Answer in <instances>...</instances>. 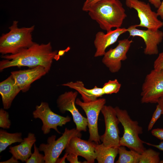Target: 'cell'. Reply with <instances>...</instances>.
I'll use <instances>...</instances> for the list:
<instances>
[{
	"label": "cell",
	"mask_w": 163,
	"mask_h": 163,
	"mask_svg": "<svg viewBox=\"0 0 163 163\" xmlns=\"http://www.w3.org/2000/svg\"><path fill=\"white\" fill-rule=\"evenodd\" d=\"M126 6L137 11L140 20L136 27H142L157 30L163 27V22L159 20L157 12L152 10L149 3L139 0H125Z\"/></svg>",
	"instance_id": "30bf717a"
},
{
	"label": "cell",
	"mask_w": 163,
	"mask_h": 163,
	"mask_svg": "<svg viewBox=\"0 0 163 163\" xmlns=\"http://www.w3.org/2000/svg\"><path fill=\"white\" fill-rule=\"evenodd\" d=\"M21 91L11 75L0 82V94L4 109L10 108L13 101Z\"/></svg>",
	"instance_id": "e0dca14e"
},
{
	"label": "cell",
	"mask_w": 163,
	"mask_h": 163,
	"mask_svg": "<svg viewBox=\"0 0 163 163\" xmlns=\"http://www.w3.org/2000/svg\"><path fill=\"white\" fill-rule=\"evenodd\" d=\"M32 114L34 119H39L41 120V130L44 134L49 133L51 129L60 134L57 127L62 126L71 120L70 117L68 115L64 117L53 112L48 103L46 102H42L39 105H37Z\"/></svg>",
	"instance_id": "8992f818"
},
{
	"label": "cell",
	"mask_w": 163,
	"mask_h": 163,
	"mask_svg": "<svg viewBox=\"0 0 163 163\" xmlns=\"http://www.w3.org/2000/svg\"><path fill=\"white\" fill-rule=\"evenodd\" d=\"M87 12L100 28L107 32L113 27H121L127 17L125 10L119 0H101L93 5Z\"/></svg>",
	"instance_id": "7a4b0ae2"
},
{
	"label": "cell",
	"mask_w": 163,
	"mask_h": 163,
	"mask_svg": "<svg viewBox=\"0 0 163 163\" xmlns=\"http://www.w3.org/2000/svg\"><path fill=\"white\" fill-rule=\"evenodd\" d=\"M162 114V111L160 106L157 104L148 127V131L151 130L157 120Z\"/></svg>",
	"instance_id": "4316f807"
},
{
	"label": "cell",
	"mask_w": 163,
	"mask_h": 163,
	"mask_svg": "<svg viewBox=\"0 0 163 163\" xmlns=\"http://www.w3.org/2000/svg\"><path fill=\"white\" fill-rule=\"evenodd\" d=\"M154 69L163 71V52L160 53L154 62Z\"/></svg>",
	"instance_id": "83f0119b"
},
{
	"label": "cell",
	"mask_w": 163,
	"mask_h": 163,
	"mask_svg": "<svg viewBox=\"0 0 163 163\" xmlns=\"http://www.w3.org/2000/svg\"><path fill=\"white\" fill-rule=\"evenodd\" d=\"M152 134L157 138L163 141V129L157 128L152 129L151 131Z\"/></svg>",
	"instance_id": "f1b7e54d"
},
{
	"label": "cell",
	"mask_w": 163,
	"mask_h": 163,
	"mask_svg": "<svg viewBox=\"0 0 163 163\" xmlns=\"http://www.w3.org/2000/svg\"><path fill=\"white\" fill-rule=\"evenodd\" d=\"M95 152L98 163H113L118 154V148L108 147L103 143H96Z\"/></svg>",
	"instance_id": "ffe728a7"
},
{
	"label": "cell",
	"mask_w": 163,
	"mask_h": 163,
	"mask_svg": "<svg viewBox=\"0 0 163 163\" xmlns=\"http://www.w3.org/2000/svg\"><path fill=\"white\" fill-rule=\"evenodd\" d=\"M57 50H53L50 42L39 44L35 43L29 48L15 54L2 55L0 70L12 67H44L48 72L54 59L59 56Z\"/></svg>",
	"instance_id": "6da1fadb"
},
{
	"label": "cell",
	"mask_w": 163,
	"mask_h": 163,
	"mask_svg": "<svg viewBox=\"0 0 163 163\" xmlns=\"http://www.w3.org/2000/svg\"><path fill=\"white\" fill-rule=\"evenodd\" d=\"M96 143L82 139L78 136L72 137L65 149L68 154L72 153L84 158L85 163H94L96 159L95 152Z\"/></svg>",
	"instance_id": "5bb4252c"
},
{
	"label": "cell",
	"mask_w": 163,
	"mask_h": 163,
	"mask_svg": "<svg viewBox=\"0 0 163 163\" xmlns=\"http://www.w3.org/2000/svg\"><path fill=\"white\" fill-rule=\"evenodd\" d=\"M101 0H85L83 5L82 9L87 12L89 8L93 5Z\"/></svg>",
	"instance_id": "f546056e"
},
{
	"label": "cell",
	"mask_w": 163,
	"mask_h": 163,
	"mask_svg": "<svg viewBox=\"0 0 163 163\" xmlns=\"http://www.w3.org/2000/svg\"><path fill=\"white\" fill-rule=\"evenodd\" d=\"M68 154L66 152L64 156L62 158H59L56 161V163H65V160Z\"/></svg>",
	"instance_id": "d590c367"
},
{
	"label": "cell",
	"mask_w": 163,
	"mask_h": 163,
	"mask_svg": "<svg viewBox=\"0 0 163 163\" xmlns=\"http://www.w3.org/2000/svg\"><path fill=\"white\" fill-rule=\"evenodd\" d=\"M81 137V132L76 128L68 129L66 128L62 136L56 140V136L53 135L47 140V143L41 144L40 151L44 152L45 163H56L62 151L65 149L70 139L73 137Z\"/></svg>",
	"instance_id": "5b68a950"
},
{
	"label": "cell",
	"mask_w": 163,
	"mask_h": 163,
	"mask_svg": "<svg viewBox=\"0 0 163 163\" xmlns=\"http://www.w3.org/2000/svg\"><path fill=\"white\" fill-rule=\"evenodd\" d=\"M121 87V84L117 79H115L109 80L105 83L102 88L104 95L117 93L120 91Z\"/></svg>",
	"instance_id": "cb8c5ba5"
},
{
	"label": "cell",
	"mask_w": 163,
	"mask_h": 163,
	"mask_svg": "<svg viewBox=\"0 0 163 163\" xmlns=\"http://www.w3.org/2000/svg\"><path fill=\"white\" fill-rule=\"evenodd\" d=\"M135 25H132L127 28L130 36L140 37L143 40L145 47L144 53L146 55H152L158 53V45L163 39V32L159 29L152 30L139 29Z\"/></svg>",
	"instance_id": "4fadbf2b"
},
{
	"label": "cell",
	"mask_w": 163,
	"mask_h": 163,
	"mask_svg": "<svg viewBox=\"0 0 163 163\" xmlns=\"http://www.w3.org/2000/svg\"><path fill=\"white\" fill-rule=\"evenodd\" d=\"M36 141L34 133H29L20 144L9 148V152L13 156L22 162H25L32 154L31 149Z\"/></svg>",
	"instance_id": "ac0fdd59"
},
{
	"label": "cell",
	"mask_w": 163,
	"mask_h": 163,
	"mask_svg": "<svg viewBox=\"0 0 163 163\" xmlns=\"http://www.w3.org/2000/svg\"><path fill=\"white\" fill-rule=\"evenodd\" d=\"M149 2L157 8L160 6L161 1V0H148Z\"/></svg>",
	"instance_id": "836d02e7"
},
{
	"label": "cell",
	"mask_w": 163,
	"mask_h": 163,
	"mask_svg": "<svg viewBox=\"0 0 163 163\" xmlns=\"http://www.w3.org/2000/svg\"><path fill=\"white\" fill-rule=\"evenodd\" d=\"M157 13L158 16H159L161 19H163V0L161 1L160 6L158 8Z\"/></svg>",
	"instance_id": "d6a6232c"
},
{
	"label": "cell",
	"mask_w": 163,
	"mask_h": 163,
	"mask_svg": "<svg viewBox=\"0 0 163 163\" xmlns=\"http://www.w3.org/2000/svg\"><path fill=\"white\" fill-rule=\"evenodd\" d=\"M19 162L18 160L13 156L10 158L6 161L0 162V163H18Z\"/></svg>",
	"instance_id": "e575fe53"
},
{
	"label": "cell",
	"mask_w": 163,
	"mask_h": 163,
	"mask_svg": "<svg viewBox=\"0 0 163 163\" xmlns=\"http://www.w3.org/2000/svg\"><path fill=\"white\" fill-rule=\"evenodd\" d=\"M62 86L74 89L79 93L83 102H88L96 100L104 95L102 88L95 86L91 89L86 88L83 82L80 81L70 82L63 84Z\"/></svg>",
	"instance_id": "d6986e66"
},
{
	"label": "cell",
	"mask_w": 163,
	"mask_h": 163,
	"mask_svg": "<svg viewBox=\"0 0 163 163\" xmlns=\"http://www.w3.org/2000/svg\"><path fill=\"white\" fill-rule=\"evenodd\" d=\"M127 32V28L120 27L107 32L106 34L102 31L97 32L94 42L96 49L94 57L103 56L107 48L116 43L120 36Z\"/></svg>",
	"instance_id": "2e32d148"
},
{
	"label": "cell",
	"mask_w": 163,
	"mask_h": 163,
	"mask_svg": "<svg viewBox=\"0 0 163 163\" xmlns=\"http://www.w3.org/2000/svg\"><path fill=\"white\" fill-rule=\"evenodd\" d=\"M163 95V71L152 70L146 75L141 93L142 103H157Z\"/></svg>",
	"instance_id": "ba28073f"
},
{
	"label": "cell",
	"mask_w": 163,
	"mask_h": 163,
	"mask_svg": "<svg viewBox=\"0 0 163 163\" xmlns=\"http://www.w3.org/2000/svg\"><path fill=\"white\" fill-rule=\"evenodd\" d=\"M101 112L104 117L105 129L104 133L100 136V140L107 147L118 148L120 138L118 127L120 122L115 108L105 105Z\"/></svg>",
	"instance_id": "52a82bcc"
},
{
	"label": "cell",
	"mask_w": 163,
	"mask_h": 163,
	"mask_svg": "<svg viewBox=\"0 0 163 163\" xmlns=\"http://www.w3.org/2000/svg\"><path fill=\"white\" fill-rule=\"evenodd\" d=\"M18 23L14 21L9 27V31L3 34L0 37V53L2 55L17 54L35 43L33 41L32 36L34 25L19 28Z\"/></svg>",
	"instance_id": "3957f363"
},
{
	"label": "cell",
	"mask_w": 163,
	"mask_h": 163,
	"mask_svg": "<svg viewBox=\"0 0 163 163\" xmlns=\"http://www.w3.org/2000/svg\"><path fill=\"white\" fill-rule=\"evenodd\" d=\"M34 152L25 161L26 163H44V155L40 153L39 148L35 143L34 145Z\"/></svg>",
	"instance_id": "d4e9b609"
},
{
	"label": "cell",
	"mask_w": 163,
	"mask_h": 163,
	"mask_svg": "<svg viewBox=\"0 0 163 163\" xmlns=\"http://www.w3.org/2000/svg\"><path fill=\"white\" fill-rule=\"evenodd\" d=\"M106 103V99L104 98L97 99L88 102H82L77 98L75 101L76 104L82 109L87 116L89 133L88 140L97 144L100 142L98 127V116Z\"/></svg>",
	"instance_id": "9c48e42d"
},
{
	"label": "cell",
	"mask_w": 163,
	"mask_h": 163,
	"mask_svg": "<svg viewBox=\"0 0 163 163\" xmlns=\"http://www.w3.org/2000/svg\"><path fill=\"white\" fill-rule=\"evenodd\" d=\"M160 153L152 149H145L140 154L139 163H162Z\"/></svg>",
	"instance_id": "603a6c76"
},
{
	"label": "cell",
	"mask_w": 163,
	"mask_h": 163,
	"mask_svg": "<svg viewBox=\"0 0 163 163\" xmlns=\"http://www.w3.org/2000/svg\"><path fill=\"white\" fill-rule=\"evenodd\" d=\"M118 154L119 157L116 163H139L140 154L134 150H127L125 146H120Z\"/></svg>",
	"instance_id": "7402d4cb"
},
{
	"label": "cell",
	"mask_w": 163,
	"mask_h": 163,
	"mask_svg": "<svg viewBox=\"0 0 163 163\" xmlns=\"http://www.w3.org/2000/svg\"><path fill=\"white\" fill-rule=\"evenodd\" d=\"M78 94L75 91H66L61 94L56 100L57 106L62 113H65L66 111L71 113L78 131L85 132L88 126L87 119L81 114L75 106Z\"/></svg>",
	"instance_id": "8fae6325"
},
{
	"label": "cell",
	"mask_w": 163,
	"mask_h": 163,
	"mask_svg": "<svg viewBox=\"0 0 163 163\" xmlns=\"http://www.w3.org/2000/svg\"><path fill=\"white\" fill-rule=\"evenodd\" d=\"M148 145L154 147L160 150L163 151V141L160 142L159 144L157 145L152 144L149 142H144Z\"/></svg>",
	"instance_id": "1f68e13d"
},
{
	"label": "cell",
	"mask_w": 163,
	"mask_h": 163,
	"mask_svg": "<svg viewBox=\"0 0 163 163\" xmlns=\"http://www.w3.org/2000/svg\"><path fill=\"white\" fill-rule=\"evenodd\" d=\"M4 108L0 109V127L4 129H9L11 125L9 113Z\"/></svg>",
	"instance_id": "484cf974"
},
{
	"label": "cell",
	"mask_w": 163,
	"mask_h": 163,
	"mask_svg": "<svg viewBox=\"0 0 163 163\" xmlns=\"http://www.w3.org/2000/svg\"><path fill=\"white\" fill-rule=\"evenodd\" d=\"M157 104L160 106L162 111V115H163V95L159 99Z\"/></svg>",
	"instance_id": "8d00e7d4"
},
{
	"label": "cell",
	"mask_w": 163,
	"mask_h": 163,
	"mask_svg": "<svg viewBox=\"0 0 163 163\" xmlns=\"http://www.w3.org/2000/svg\"><path fill=\"white\" fill-rule=\"evenodd\" d=\"M78 156L74 154L69 153L68 154L66 159L70 163H82L78 160Z\"/></svg>",
	"instance_id": "4dcf8cb0"
},
{
	"label": "cell",
	"mask_w": 163,
	"mask_h": 163,
	"mask_svg": "<svg viewBox=\"0 0 163 163\" xmlns=\"http://www.w3.org/2000/svg\"><path fill=\"white\" fill-rule=\"evenodd\" d=\"M21 132L10 133L6 131L0 130V153L5 150L12 144L21 142L23 140Z\"/></svg>",
	"instance_id": "44dd1931"
},
{
	"label": "cell",
	"mask_w": 163,
	"mask_h": 163,
	"mask_svg": "<svg viewBox=\"0 0 163 163\" xmlns=\"http://www.w3.org/2000/svg\"><path fill=\"white\" fill-rule=\"evenodd\" d=\"M47 73L44 67L39 66L27 69L12 71L11 73L21 91L25 92L29 90L34 82Z\"/></svg>",
	"instance_id": "9a60e30c"
},
{
	"label": "cell",
	"mask_w": 163,
	"mask_h": 163,
	"mask_svg": "<svg viewBox=\"0 0 163 163\" xmlns=\"http://www.w3.org/2000/svg\"><path fill=\"white\" fill-rule=\"evenodd\" d=\"M120 123L123 128V136L120 138V146L126 147L140 154L146 149L139 135L143 133L142 127L137 121L133 120L125 110L120 109L117 106L114 107Z\"/></svg>",
	"instance_id": "277c9868"
},
{
	"label": "cell",
	"mask_w": 163,
	"mask_h": 163,
	"mask_svg": "<svg viewBox=\"0 0 163 163\" xmlns=\"http://www.w3.org/2000/svg\"><path fill=\"white\" fill-rule=\"evenodd\" d=\"M133 42L128 39L119 40L115 47L106 52L102 61L111 72H117L120 69L121 62L127 59V53Z\"/></svg>",
	"instance_id": "7c38bea8"
}]
</instances>
